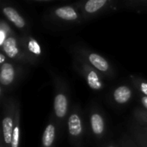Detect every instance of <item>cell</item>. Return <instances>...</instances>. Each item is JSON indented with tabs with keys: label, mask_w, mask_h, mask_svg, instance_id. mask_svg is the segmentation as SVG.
Instances as JSON below:
<instances>
[{
	"label": "cell",
	"mask_w": 147,
	"mask_h": 147,
	"mask_svg": "<svg viewBox=\"0 0 147 147\" xmlns=\"http://www.w3.org/2000/svg\"><path fill=\"white\" fill-rule=\"evenodd\" d=\"M53 106L52 116L54 118L60 131L65 127L71 111L70 92L66 81L60 76L53 74Z\"/></svg>",
	"instance_id": "6da1fadb"
},
{
	"label": "cell",
	"mask_w": 147,
	"mask_h": 147,
	"mask_svg": "<svg viewBox=\"0 0 147 147\" xmlns=\"http://www.w3.org/2000/svg\"><path fill=\"white\" fill-rule=\"evenodd\" d=\"M46 22L59 28H71L85 22L80 9L74 3L51 8L45 15Z\"/></svg>",
	"instance_id": "7a4b0ae2"
},
{
	"label": "cell",
	"mask_w": 147,
	"mask_h": 147,
	"mask_svg": "<svg viewBox=\"0 0 147 147\" xmlns=\"http://www.w3.org/2000/svg\"><path fill=\"white\" fill-rule=\"evenodd\" d=\"M0 64V97L2 104L7 96V92L13 90L26 76L27 68L25 65L15 62L8 58Z\"/></svg>",
	"instance_id": "3957f363"
},
{
	"label": "cell",
	"mask_w": 147,
	"mask_h": 147,
	"mask_svg": "<svg viewBox=\"0 0 147 147\" xmlns=\"http://www.w3.org/2000/svg\"><path fill=\"white\" fill-rule=\"evenodd\" d=\"M74 3L80 9L85 22L122 9L121 0H87Z\"/></svg>",
	"instance_id": "277c9868"
},
{
	"label": "cell",
	"mask_w": 147,
	"mask_h": 147,
	"mask_svg": "<svg viewBox=\"0 0 147 147\" xmlns=\"http://www.w3.org/2000/svg\"><path fill=\"white\" fill-rule=\"evenodd\" d=\"M68 138L74 147H82L86 134V127L82 109L79 104L72 105L66 125Z\"/></svg>",
	"instance_id": "5b68a950"
},
{
	"label": "cell",
	"mask_w": 147,
	"mask_h": 147,
	"mask_svg": "<svg viewBox=\"0 0 147 147\" xmlns=\"http://www.w3.org/2000/svg\"><path fill=\"white\" fill-rule=\"evenodd\" d=\"M71 53L77 54L83 58L88 64L97 70L105 78L112 79L115 77V70L112 64L100 53L92 51L91 49L83 47L75 46L71 49Z\"/></svg>",
	"instance_id": "8992f818"
},
{
	"label": "cell",
	"mask_w": 147,
	"mask_h": 147,
	"mask_svg": "<svg viewBox=\"0 0 147 147\" xmlns=\"http://www.w3.org/2000/svg\"><path fill=\"white\" fill-rule=\"evenodd\" d=\"M72 67L84 79L93 91H102L105 89V77L88 64L80 56L72 53Z\"/></svg>",
	"instance_id": "52a82bcc"
},
{
	"label": "cell",
	"mask_w": 147,
	"mask_h": 147,
	"mask_svg": "<svg viewBox=\"0 0 147 147\" xmlns=\"http://www.w3.org/2000/svg\"><path fill=\"white\" fill-rule=\"evenodd\" d=\"M19 104L17 99L14 96H6L3 102L1 104L3 108V121H2V139L7 147H10L14 123L16 120V109Z\"/></svg>",
	"instance_id": "ba28073f"
},
{
	"label": "cell",
	"mask_w": 147,
	"mask_h": 147,
	"mask_svg": "<svg viewBox=\"0 0 147 147\" xmlns=\"http://www.w3.org/2000/svg\"><path fill=\"white\" fill-rule=\"evenodd\" d=\"M0 47L1 52L10 60L25 65H37L23 50L20 42V34L16 33L6 39L0 45Z\"/></svg>",
	"instance_id": "9c48e42d"
},
{
	"label": "cell",
	"mask_w": 147,
	"mask_h": 147,
	"mask_svg": "<svg viewBox=\"0 0 147 147\" xmlns=\"http://www.w3.org/2000/svg\"><path fill=\"white\" fill-rule=\"evenodd\" d=\"M88 127L92 138L102 141L107 134V121L102 109L97 104H92L88 110Z\"/></svg>",
	"instance_id": "30bf717a"
},
{
	"label": "cell",
	"mask_w": 147,
	"mask_h": 147,
	"mask_svg": "<svg viewBox=\"0 0 147 147\" xmlns=\"http://www.w3.org/2000/svg\"><path fill=\"white\" fill-rule=\"evenodd\" d=\"M1 9L6 20L21 31L22 34L30 33V27L28 20L16 7L8 4L7 3H2Z\"/></svg>",
	"instance_id": "8fae6325"
},
{
	"label": "cell",
	"mask_w": 147,
	"mask_h": 147,
	"mask_svg": "<svg viewBox=\"0 0 147 147\" xmlns=\"http://www.w3.org/2000/svg\"><path fill=\"white\" fill-rule=\"evenodd\" d=\"M20 42L25 53L38 65L43 58V49L40 41L28 33L20 34Z\"/></svg>",
	"instance_id": "7c38bea8"
},
{
	"label": "cell",
	"mask_w": 147,
	"mask_h": 147,
	"mask_svg": "<svg viewBox=\"0 0 147 147\" xmlns=\"http://www.w3.org/2000/svg\"><path fill=\"white\" fill-rule=\"evenodd\" d=\"M134 88L127 84H121L115 88L109 94V99L116 107L127 105L134 98Z\"/></svg>",
	"instance_id": "4fadbf2b"
},
{
	"label": "cell",
	"mask_w": 147,
	"mask_h": 147,
	"mask_svg": "<svg viewBox=\"0 0 147 147\" xmlns=\"http://www.w3.org/2000/svg\"><path fill=\"white\" fill-rule=\"evenodd\" d=\"M59 132H60V129L58 126V123L51 115L42 134L40 147L55 146Z\"/></svg>",
	"instance_id": "5bb4252c"
},
{
	"label": "cell",
	"mask_w": 147,
	"mask_h": 147,
	"mask_svg": "<svg viewBox=\"0 0 147 147\" xmlns=\"http://www.w3.org/2000/svg\"><path fill=\"white\" fill-rule=\"evenodd\" d=\"M128 134L135 140L140 147H147V135L144 133L141 126L134 122L128 127Z\"/></svg>",
	"instance_id": "9a60e30c"
},
{
	"label": "cell",
	"mask_w": 147,
	"mask_h": 147,
	"mask_svg": "<svg viewBox=\"0 0 147 147\" xmlns=\"http://www.w3.org/2000/svg\"><path fill=\"white\" fill-rule=\"evenodd\" d=\"M20 140H21V104L19 102L16 113V120L14 123L10 147L20 146Z\"/></svg>",
	"instance_id": "2e32d148"
},
{
	"label": "cell",
	"mask_w": 147,
	"mask_h": 147,
	"mask_svg": "<svg viewBox=\"0 0 147 147\" xmlns=\"http://www.w3.org/2000/svg\"><path fill=\"white\" fill-rule=\"evenodd\" d=\"M121 9L136 12L147 11V0H121Z\"/></svg>",
	"instance_id": "e0dca14e"
},
{
	"label": "cell",
	"mask_w": 147,
	"mask_h": 147,
	"mask_svg": "<svg viewBox=\"0 0 147 147\" xmlns=\"http://www.w3.org/2000/svg\"><path fill=\"white\" fill-rule=\"evenodd\" d=\"M130 80L132 82V85L134 88L137 90V92L143 94L145 96H147V80L136 76V75H131L130 76Z\"/></svg>",
	"instance_id": "ac0fdd59"
},
{
	"label": "cell",
	"mask_w": 147,
	"mask_h": 147,
	"mask_svg": "<svg viewBox=\"0 0 147 147\" xmlns=\"http://www.w3.org/2000/svg\"><path fill=\"white\" fill-rule=\"evenodd\" d=\"M16 34L11 25L4 19L0 20V45L9 36Z\"/></svg>",
	"instance_id": "d6986e66"
},
{
	"label": "cell",
	"mask_w": 147,
	"mask_h": 147,
	"mask_svg": "<svg viewBox=\"0 0 147 147\" xmlns=\"http://www.w3.org/2000/svg\"><path fill=\"white\" fill-rule=\"evenodd\" d=\"M133 115L136 123L140 124V126L147 127V111L143 108H136L134 112Z\"/></svg>",
	"instance_id": "ffe728a7"
},
{
	"label": "cell",
	"mask_w": 147,
	"mask_h": 147,
	"mask_svg": "<svg viewBox=\"0 0 147 147\" xmlns=\"http://www.w3.org/2000/svg\"><path fill=\"white\" fill-rule=\"evenodd\" d=\"M119 143L121 147H140L138 143L135 141V140L129 134H124L121 138Z\"/></svg>",
	"instance_id": "44dd1931"
},
{
	"label": "cell",
	"mask_w": 147,
	"mask_h": 147,
	"mask_svg": "<svg viewBox=\"0 0 147 147\" xmlns=\"http://www.w3.org/2000/svg\"><path fill=\"white\" fill-rule=\"evenodd\" d=\"M138 96H139V100L140 104L142 105L143 109L147 111V96H145L143 94H140L138 92Z\"/></svg>",
	"instance_id": "7402d4cb"
},
{
	"label": "cell",
	"mask_w": 147,
	"mask_h": 147,
	"mask_svg": "<svg viewBox=\"0 0 147 147\" xmlns=\"http://www.w3.org/2000/svg\"><path fill=\"white\" fill-rule=\"evenodd\" d=\"M102 147H121V146H120V143H116L114 141H109Z\"/></svg>",
	"instance_id": "603a6c76"
},
{
	"label": "cell",
	"mask_w": 147,
	"mask_h": 147,
	"mask_svg": "<svg viewBox=\"0 0 147 147\" xmlns=\"http://www.w3.org/2000/svg\"><path fill=\"white\" fill-rule=\"evenodd\" d=\"M0 147H7L5 146V144H4V142H3L2 138H1V140H0Z\"/></svg>",
	"instance_id": "cb8c5ba5"
},
{
	"label": "cell",
	"mask_w": 147,
	"mask_h": 147,
	"mask_svg": "<svg viewBox=\"0 0 147 147\" xmlns=\"http://www.w3.org/2000/svg\"><path fill=\"white\" fill-rule=\"evenodd\" d=\"M140 125V124H139ZM141 128H142V130L144 131V133L146 134L147 135V127H143V126H141Z\"/></svg>",
	"instance_id": "d4e9b609"
}]
</instances>
